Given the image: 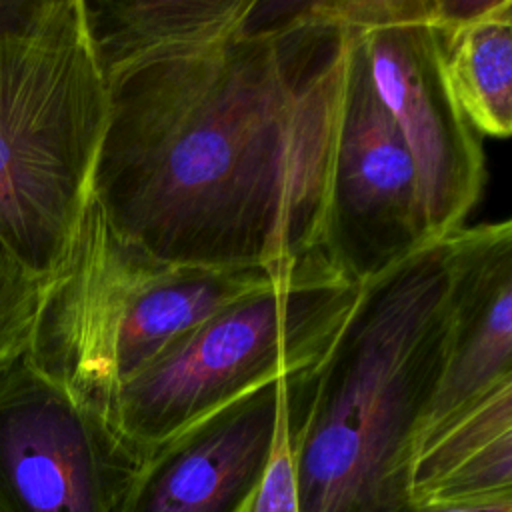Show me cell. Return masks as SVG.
<instances>
[{
    "label": "cell",
    "instance_id": "6da1fadb",
    "mask_svg": "<svg viewBox=\"0 0 512 512\" xmlns=\"http://www.w3.org/2000/svg\"><path fill=\"white\" fill-rule=\"evenodd\" d=\"M108 116L90 196L174 266L324 250L346 26L330 0H82Z\"/></svg>",
    "mask_w": 512,
    "mask_h": 512
},
{
    "label": "cell",
    "instance_id": "7a4b0ae2",
    "mask_svg": "<svg viewBox=\"0 0 512 512\" xmlns=\"http://www.w3.org/2000/svg\"><path fill=\"white\" fill-rule=\"evenodd\" d=\"M450 238L360 282L326 352L284 378L298 512H410L406 474L450 336Z\"/></svg>",
    "mask_w": 512,
    "mask_h": 512
},
{
    "label": "cell",
    "instance_id": "3957f363",
    "mask_svg": "<svg viewBox=\"0 0 512 512\" xmlns=\"http://www.w3.org/2000/svg\"><path fill=\"white\" fill-rule=\"evenodd\" d=\"M288 264L174 266L118 234L90 196L60 266L44 280L26 356L104 418L120 388L178 336Z\"/></svg>",
    "mask_w": 512,
    "mask_h": 512
},
{
    "label": "cell",
    "instance_id": "277c9868",
    "mask_svg": "<svg viewBox=\"0 0 512 512\" xmlns=\"http://www.w3.org/2000/svg\"><path fill=\"white\" fill-rule=\"evenodd\" d=\"M108 94L82 0L0 38V240L38 278L64 260L104 136Z\"/></svg>",
    "mask_w": 512,
    "mask_h": 512
},
{
    "label": "cell",
    "instance_id": "5b68a950",
    "mask_svg": "<svg viewBox=\"0 0 512 512\" xmlns=\"http://www.w3.org/2000/svg\"><path fill=\"white\" fill-rule=\"evenodd\" d=\"M358 288L326 250L292 262L178 336L120 388L108 420L144 458L244 394L314 364L340 330Z\"/></svg>",
    "mask_w": 512,
    "mask_h": 512
},
{
    "label": "cell",
    "instance_id": "8992f818",
    "mask_svg": "<svg viewBox=\"0 0 512 512\" xmlns=\"http://www.w3.org/2000/svg\"><path fill=\"white\" fill-rule=\"evenodd\" d=\"M330 8L360 38L376 94L410 150L428 238L450 236L482 196L486 162L444 72L434 0H330Z\"/></svg>",
    "mask_w": 512,
    "mask_h": 512
},
{
    "label": "cell",
    "instance_id": "52a82bcc",
    "mask_svg": "<svg viewBox=\"0 0 512 512\" xmlns=\"http://www.w3.org/2000/svg\"><path fill=\"white\" fill-rule=\"evenodd\" d=\"M142 456L32 366H0V512H116Z\"/></svg>",
    "mask_w": 512,
    "mask_h": 512
},
{
    "label": "cell",
    "instance_id": "ba28073f",
    "mask_svg": "<svg viewBox=\"0 0 512 512\" xmlns=\"http://www.w3.org/2000/svg\"><path fill=\"white\" fill-rule=\"evenodd\" d=\"M346 32L324 250L360 284L430 238L410 150L376 94L360 38L348 26Z\"/></svg>",
    "mask_w": 512,
    "mask_h": 512
},
{
    "label": "cell",
    "instance_id": "9c48e42d",
    "mask_svg": "<svg viewBox=\"0 0 512 512\" xmlns=\"http://www.w3.org/2000/svg\"><path fill=\"white\" fill-rule=\"evenodd\" d=\"M282 382L244 394L146 452L116 512H236L268 464Z\"/></svg>",
    "mask_w": 512,
    "mask_h": 512
},
{
    "label": "cell",
    "instance_id": "30bf717a",
    "mask_svg": "<svg viewBox=\"0 0 512 512\" xmlns=\"http://www.w3.org/2000/svg\"><path fill=\"white\" fill-rule=\"evenodd\" d=\"M448 238V352L416 440L498 382L512 378V224L502 220L462 226Z\"/></svg>",
    "mask_w": 512,
    "mask_h": 512
},
{
    "label": "cell",
    "instance_id": "8fae6325",
    "mask_svg": "<svg viewBox=\"0 0 512 512\" xmlns=\"http://www.w3.org/2000/svg\"><path fill=\"white\" fill-rule=\"evenodd\" d=\"M406 494L412 508L512 498V378L498 382L416 440Z\"/></svg>",
    "mask_w": 512,
    "mask_h": 512
},
{
    "label": "cell",
    "instance_id": "7c38bea8",
    "mask_svg": "<svg viewBox=\"0 0 512 512\" xmlns=\"http://www.w3.org/2000/svg\"><path fill=\"white\" fill-rule=\"evenodd\" d=\"M432 26L450 90L476 134L512 132V2L434 0Z\"/></svg>",
    "mask_w": 512,
    "mask_h": 512
},
{
    "label": "cell",
    "instance_id": "4fadbf2b",
    "mask_svg": "<svg viewBox=\"0 0 512 512\" xmlns=\"http://www.w3.org/2000/svg\"><path fill=\"white\" fill-rule=\"evenodd\" d=\"M44 280L0 240V366L22 354L40 308Z\"/></svg>",
    "mask_w": 512,
    "mask_h": 512
},
{
    "label": "cell",
    "instance_id": "5bb4252c",
    "mask_svg": "<svg viewBox=\"0 0 512 512\" xmlns=\"http://www.w3.org/2000/svg\"><path fill=\"white\" fill-rule=\"evenodd\" d=\"M244 512H298L284 402L268 464L258 486L246 498Z\"/></svg>",
    "mask_w": 512,
    "mask_h": 512
},
{
    "label": "cell",
    "instance_id": "9a60e30c",
    "mask_svg": "<svg viewBox=\"0 0 512 512\" xmlns=\"http://www.w3.org/2000/svg\"><path fill=\"white\" fill-rule=\"evenodd\" d=\"M52 0H0V38L16 36L36 26Z\"/></svg>",
    "mask_w": 512,
    "mask_h": 512
},
{
    "label": "cell",
    "instance_id": "2e32d148",
    "mask_svg": "<svg viewBox=\"0 0 512 512\" xmlns=\"http://www.w3.org/2000/svg\"><path fill=\"white\" fill-rule=\"evenodd\" d=\"M410 512H512V498L488 502V504H472V506H442V508H414Z\"/></svg>",
    "mask_w": 512,
    "mask_h": 512
}]
</instances>
